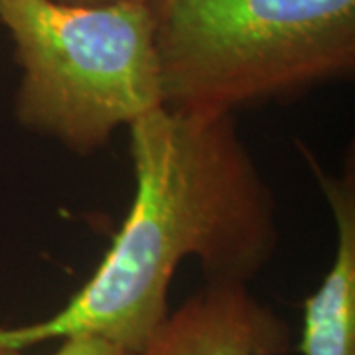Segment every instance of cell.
I'll return each mask as SVG.
<instances>
[{
    "mask_svg": "<svg viewBox=\"0 0 355 355\" xmlns=\"http://www.w3.org/2000/svg\"><path fill=\"white\" fill-rule=\"evenodd\" d=\"M135 198L91 279L46 320L0 328V347L95 336L139 355L162 326L178 266L249 284L279 247L277 202L233 116L156 107L130 127Z\"/></svg>",
    "mask_w": 355,
    "mask_h": 355,
    "instance_id": "6da1fadb",
    "label": "cell"
},
{
    "mask_svg": "<svg viewBox=\"0 0 355 355\" xmlns=\"http://www.w3.org/2000/svg\"><path fill=\"white\" fill-rule=\"evenodd\" d=\"M162 107L233 116L355 71V0H150Z\"/></svg>",
    "mask_w": 355,
    "mask_h": 355,
    "instance_id": "7a4b0ae2",
    "label": "cell"
},
{
    "mask_svg": "<svg viewBox=\"0 0 355 355\" xmlns=\"http://www.w3.org/2000/svg\"><path fill=\"white\" fill-rule=\"evenodd\" d=\"M20 83L14 116L76 154L162 107L150 0H0Z\"/></svg>",
    "mask_w": 355,
    "mask_h": 355,
    "instance_id": "3957f363",
    "label": "cell"
},
{
    "mask_svg": "<svg viewBox=\"0 0 355 355\" xmlns=\"http://www.w3.org/2000/svg\"><path fill=\"white\" fill-rule=\"evenodd\" d=\"M292 331L247 284H209L156 330L139 355H288Z\"/></svg>",
    "mask_w": 355,
    "mask_h": 355,
    "instance_id": "277c9868",
    "label": "cell"
},
{
    "mask_svg": "<svg viewBox=\"0 0 355 355\" xmlns=\"http://www.w3.org/2000/svg\"><path fill=\"white\" fill-rule=\"evenodd\" d=\"M316 178L336 225V253L326 277L304 302L298 352L355 355V160L349 150L340 174L320 164L304 142H296Z\"/></svg>",
    "mask_w": 355,
    "mask_h": 355,
    "instance_id": "5b68a950",
    "label": "cell"
},
{
    "mask_svg": "<svg viewBox=\"0 0 355 355\" xmlns=\"http://www.w3.org/2000/svg\"><path fill=\"white\" fill-rule=\"evenodd\" d=\"M60 347L50 355H137L116 343L107 342L95 336H76L60 340ZM0 355H26L24 349L0 347Z\"/></svg>",
    "mask_w": 355,
    "mask_h": 355,
    "instance_id": "8992f818",
    "label": "cell"
},
{
    "mask_svg": "<svg viewBox=\"0 0 355 355\" xmlns=\"http://www.w3.org/2000/svg\"><path fill=\"white\" fill-rule=\"evenodd\" d=\"M62 4H107V2H119V0H53Z\"/></svg>",
    "mask_w": 355,
    "mask_h": 355,
    "instance_id": "52a82bcc",
    "label": "cell"
}]
</instances>
